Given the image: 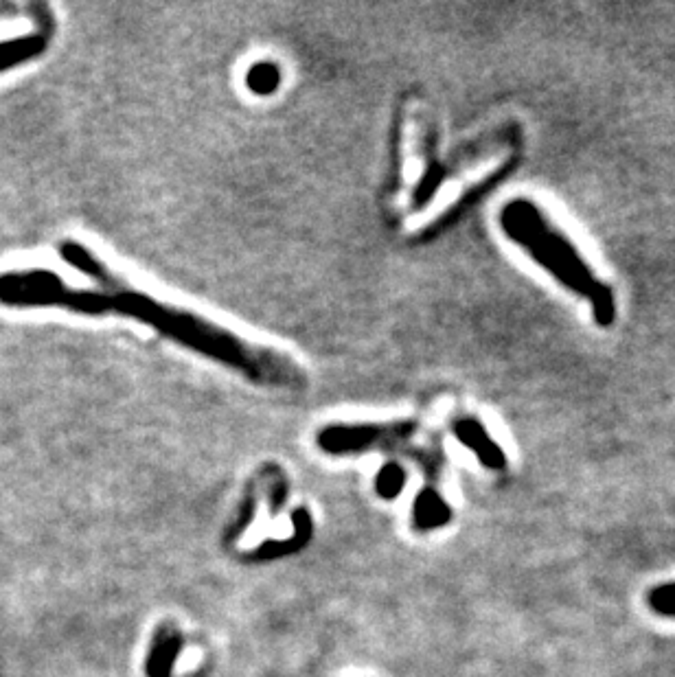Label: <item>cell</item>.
<instances>
[{
  "label": "cell",
  "instance_id": "10",
  "mask_svg": "<svg viewBox=\"0 0 675 677\" xmlns=\"http://www.w3.org/2000/svg\"><path fill=\"white\" fill-rule=\"evenodd\" d=\"M651 605L656 607L662 614H673L675 616V585H665V588H658L654 594H651Z\"/></svg>",
  "mask_w": 675,
  "mask_h": 677
},
{
  "label": "cell",
  "instance_id": "9",
  "mask_svg": "<svg viewBox=\"0 0 675 677\" xmlns=\"http://www.w3.org/2000/svg\"><path fill=\"white\" fill-rule=\"evenodd\" d=\"M404 483H406L404 469L395 465V463H391V465L382 467L380 476H377V480H375V487H377V491H380L382 498H395V496H399V491H402Z\"/></svg>",
  "mask_w": 675,
  "mask_h": 677
},
{
  "label": "cell",
  "instance_id": "8",
  "mask_svg": "<svg viewBox=\"0 0 675 677\" xmlns=\"http://www.w3.org/2000/svg\"><path fill=\"white\" fill-rule=\"evenodd\" d=\"M281 68L274 62H257L248 68L246 86L255 95H272L281 86Z\"/></svg>",
  "mask_w": 675,
  "mask_h": 677
},
{
  "label": "cell",
  "instance_id": "7",
  "mask_svg": "<svg viewBox=\"0 0 675 677\" xmlns=\"http://www.w3.org/2000/svg\"><path fill=\"white\" fill-rule=\"evenodd\" d=\"M415 520L421 529H437L450 520V507L434 489H421L415 502Z\"/></svg>",
  "mask_w": 675,
  "mask_h": 677
},
{
  "label": "cell",
  "instance_id": "5",
  "mask_svg": "<svg viewBox=\"0 0 675 677\" xmlns=\"http://www.w3.org/2000/svg\"><path fill=\"white\" fill-rule=\"evenodd\" d=\"M33 11L40 14L42 27L38 31L29 33V36L0 42V73H5L14 66L36 60V57H40L44 51H47L51 33H53L51 14L47 11V7H36V5H33Z\"/></svg>",
  "mask_w": 675,
  "mask_h": 677
},
{
  "label": "cell",
  "instance_id": "3",
  "mask_svg": "<svg viewBox=\"0 0 675 677\" xmlns=\"http://www.w3.org/2000/svg\"><path fill=\"white\" fill-rule=\"evenodd\" d=\"M0 303L7 307H62L84 316L110 314L106 292L68 288L51 270L0 274Z\"/></svg>",
  "mask_w": 675,
  "mask_h": 677
},
{
  "label": "cell",
  "instance_id": "2",
  "mask_svg": "<svg viewBox=\"0 0 675 677\" xmlns=\"http://www.w3.org/2000/svg\"><path fill=\"white\" fill-rule=\"evenodd\" d=\"M505 233L553 277L575 294L586 296L599 327H610L616 320L614 292L594 277L568 237L546 220L529 200H513L500 213Z\"/></svg>",
  "mask_w": 675,
  "mask_h": 677
},
{
  "label": "cell",
  "instance_id": "1",
  "mask_svg": "<svg viewBox=\"0 0 675 677\" xmlns=\"http://www.w3.org/2000/svg\"><path fill=\"white\" fill-rule=\"evenodd\" d=\"M60 255L75 270L86 274V277L97 281L104 288L101 292L108 294L110 312L123 314L139 320V323L147 327H154L163 336L182 344V347L231 366V369L239 371L255 384L296 390L305 386V375L301 366L294 364L290 358L237 338L233 331L217 327L196 314L163 305L154 301L152 296L132 290L119 277H114L110 268H106V263L99 261L82 244L66 239V242L60 244Z\"/></svg>",
  "mask_w": 675,
  "mask_h": 677
},
{
  "label": "cell",
  "instance_id": "4",
  "mask_svg": "<svg viewBox=\"0 0 675 677\" xmlns=\"http://www.w3.org/2000/svg\"><path fill=\"white\" fill-rule=\"evenodd\" d=\"M413 430L410 423H384V426H329L318 434V445L329 454L362 452L382 443H393Z\"/></svg>",
  "mask_w": 675,
  "mask_h": 677
},
{
  "label": "cell",
  "instance_id": "6",
  "mask_svg": "<svg viewBox=\"0 0 675 677\" xmlns=\"http://www.w3.org/2000/svg\"><path fill=\"white\" fill-rule=\"evenodd\" d=\"M454 434L467 450H472L478 461L489 469H502L505 467V452L500 450V445L491 439L487 430L472 417H463L454 421Z\"/></svg>",
  "mask_w": 675,
  "mask_h": 677
}]
</instances>
